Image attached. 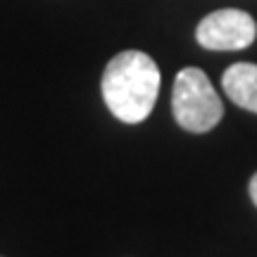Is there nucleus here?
Segmentation results:
<instances>
[{"label":"nucleus","instance_id":"2","mask_svg":"<svg viewBox=\"0 0 257 257\" xmlns=\"http://www.w3.org/2000/svg\"><path fill=\"white\" fill-rule=\"evenodd\" d=\"M172 110L181 128L191 134H207L221 121L224 105L207 74L198 67H186L176 74Z\"/></svg>","mask_w":257,"mask_h":257},{"label":"nucleus","instance_id":"5","mask_svg":"<svg viewBox=\"0 0 257 257\" xmlns=\"http://www.w3.org/2000/svg\"><path fill=\"white\" fill-rule=\"evenodd\" d=\"M248 191H250V198H252V202H255V207H257V174L252 176V179H250Z\"/></svg>","mask_w":257,"mask_h":257},{"label":"nucleus","instance_id":"1","mask_svg":"<svg viewBox=\"0 0 257 257\" xmlns=\"http://www.w3.org/2000/svg\"><path fill=\"white\" fill-rule=\"evenodd\" d=\"M160 69L141 50L114 55L102 74V98L117 119L141 124L153 112L160 93Z\"/></svg>","mask_w":257,"mask_h":257},{"label":"nucleus","instance_id":"4","mask_svg":"<svg viewBox=\"0 0 257 257\" xmlns=\"http://www.w3.org/2000/svg\"><path fill=\"white\" fill-rule=\"evenodd\" d=\"M221 86L238 107L257 114V64L236 62L221 76Z\"/></svg>","mask_w":257,"mask_h":257},{"label":"nucleus","instance_id":"3","mask_svg":"<svg viewBox=\"0 0 257 257\" xmlns=\"http://www.w3.org/2000/svg\"><path fill=\"white\" fill-rule=\"evenodd\" d=\"M257 36V24L243 10L210 12L195 29V38L207 50H243Z\"/></svg>","mask_w":257,"mask_h":257}]
</instances>
